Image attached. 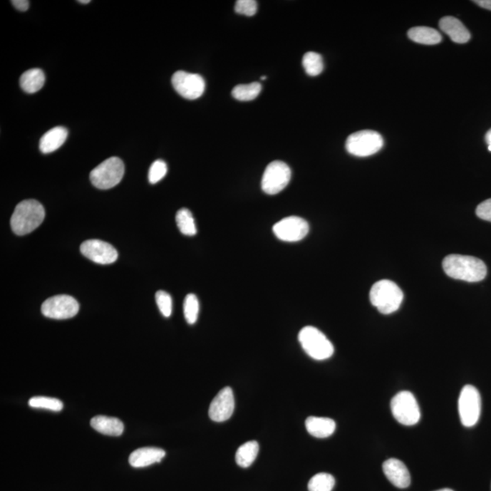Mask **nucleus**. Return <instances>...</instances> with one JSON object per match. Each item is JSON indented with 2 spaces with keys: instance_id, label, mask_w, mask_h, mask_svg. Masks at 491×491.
<instances>
[{
  "instance_id": "f257e3e1",
  "label": "nucleus",
  "mask_w": 491,
  "mask_h": 491,
  "mask_svg": "<svg viewBox=\"0 0 491 491\" xmlns=\"http://www.w3.org/2000/svg\"><path fill=\"white\" fill-rule=\"evenodd\" d=\"M443 266L448 276L463 281L479 282L487 276L485 263L474 257L453 254L444 259Z\"/></svg>"
},
{
  "instance_id": "f03ea898",
  "label": "nucleus",
  "mask_w": 491,
  "mask_h": 491,
  "mask_svg": "<svg viewBox=\"0 0 491 491\" xmlns=\"http://www.w3.org/2000/svg\"><path fill=\"white\" fill-rule=\"evenodd\" d=\"M44 219L45 210L38 201L23 200L16 205L13 213L11 229L16 235H27L41 226Z\"/></svg>"
},
{
  "instance_id": "7ed1b4c3",
  "label": "nucleus",
  "mask_w": 491,
  "mask_h": 491,
  "mask_svg": "<svg viewBox=\"0 0 491 491\" xmlns=\"http://www.w3.org/2000/svg\"><path fill=\"white\" fill-rule=\"evenodd\" d=\"M404 295L396 283L388 279L376 282L371 289V304L382 314L388 315L397 311L403 301Z\"/></svg>"
},
{
  "instance_id": "20e7f679",
  "label": "nucleus",
  "mask_w": 491,
  "mask_h": 491,
  "mask_svg": "<svg viewBox=\"0 0 491 491\" xmlns=\"http://www.w3.org/2000/svg\"><path fill=\"white\" fill-rule=\"evenodd\" d=\"M299 341L306 354L316 361H325L334 353V347L319 329L311 326L299 333Z\"/></svg>"
},
{
  "instance_id": "39448f33",
  "label": "nucleus",
  "mask_w": 491,
  "mask_h": 491,
  "mask_svg": "<svg viewBox=\"0 0 491 491\" xmlns=\"http://www.w3.org/2000/svg\"><path fill=\"white\" fill-rule=\"evenodd\" d=\"M123 161L112 157L95 167L91 172V180L100 190H110L117 186L124 176Z\"/></svg>"
},
{
  "instance_id": "423d86ee",
  "label": "nucleus",
  "mask_w": 491,
  "mask_h": 491,
  "mask_svg": "<svg viewBox=\"0 0 491 491\" xmlns=\"http://www.w3.org/2000/svg\"><path fill=\"white\" fill-rule=\"evenodd\" d=\"M383 145V138L380 133L373 130H361L348 138L346 150L356 157H370L378 153Z\"/></svg>"
},
{
  "instance_id": "0eeeda50",
  "label": "nucleus",
  "mask_w": 491,
  "mask_h": 491,
  "mask_svg": "<svg viewBox=\"0 0 491 491\" xmlns=\"http://www.w3.org/2000/svg\"><path fill=\"white\" fill-rule=\"evenodd\" d=\"M392 415L398 423L414 426L420 420V410L416 398L410 391H401L391 400Z\"/></svg>"
},
{
  "instance_id": "6e6552de",
  "label": "nucleus",
  "mask_w": 491,
  "mask_h": 491,
  "mask_svg": "<svg viewBox=\"0 0 491 491\" xmlns=\"http://www.w3.org/2000/svg\"><path fill=\"white\" fill-rule=\"evenodd\" d=\"M481 398L479 391L472 385H466L460 392L459 412L463 426H475L480 417Z\"/></svg>"
},
{
  "instance_id": "1a4fd4ad",
  "label": "nucleus",
  "mask_w": 491,
  "mask_h": 491,
  "mask_svg": "<svg viewBox=\"0 0 491 491\" xmlns=\"http://www.w3.org/2000/svg\"><path fill=\"white\" fill-rule=\"evenodd\" d=\"M291 177V170L288 165L282 161H273L268 165L263 174L262 190L269 195H276L289 185Z\"/></svg>"
},
{
  "instance_id": "9d476101",
  "label": "nucleus",
  "mask_w": 491,
  "mask_h": 491,
  "mask_svg": "<svg viewBox=\"0 0 491 491\" xmlns=\"http://www.w3.org/2000/svg\"><path fill=\"white\" fill-rule=\"evenodd\" d=\"M80 311V305L73 296L58 295L51 296L43 303L42 314L53 319H68L75 317Z\"/></svg>"
},
{
  "instance_id": "9b49d317",
  "label": "nucleus",
  "mask_w": 491,
  "mask_h": 491,
  "mask_svg": "<svg viewBox=\"0 0 491 491\" xmlns=\"http://www.w3.org/2000/svg\"><path fill=\"white\" fill-rule=\"evenodd\" d=\"M172 85L175 91L187 100H197L206 88V82L200 75L181 71L173 75Z\"/></svg>"
},
{
  "instance_id": "f8f14e48",
  "label": "nucleus",
  "mask_w": 491,
  "mask_h": 491,
  "mask_svg": "<svg viewBox=\"0 0 491 491\" xmlns=\"http://www.w3.org/2000/svg\"><path fill=\"white\" fill-rule=\"evenodd\" d=\"M309 232V226L302 217L291 216L285 217L273 227L276 238L282 242H296L305 238Z\"/></svg>"
},
{
  "instance_id": "ddd939ff",
  "label": "nucleus",
  "mask_w": 491,
  "mask_h": 491,
  "mask_svg": "<svg viewBox=\"0 0 491 491\" xmlns=\"http://www.w3.org/2000/svg\"><path fill=\"white\" fill-rule=\"evenodd\" d=\"M81 252L86 258L101 265L112 264L118 259V252L113 246L102 240L91 239L81 244Z\"/></svg>"
},
{
  "instance_id": "4468645a",
  "label": "nucleus",
  "mask_w": 491,
  "mask_h": 491,
  "mask_svg": "<svg viewBox=\"0 0 491 491\" xmlns=\"http://www.w3.org/2000/svg\"><path fill=\"white\" fill-rule=\"evenodd\" d=\"M234 410L235 398L232 388L226 387L213 398L209 410L210 418L215 423H224L232 418Z\"/></svg>"
},
{
  "instance_id": "2eb2a0df",
  "label": "nucleus",
  "mask_w": 491,
  "mask_h": 491,
  "mask_svg": "<svg viewBox=\"0 0 491 491\" xmlns=\"http://www.w3.org/2000/svg\"><path fill=\"white\" fill-rule=\"evenodd\" d=\"M383 472L395 487L406 489L410 485L411 477L406 465L397 459H390L383 463Z\"/></svg>"
},
{
  "instance_id": "dca6fc26",
  "label": "nucleus",
  "mask_w": 491,
  "mask_h": 491,
  "mask_svg": "<svg viewBox=\"0 0 491 491\" xmlns=\"http://www.w3.org/2000/svg\"><path fill=\"white\" fill-rule=\"evenodd\" d=\"M165 456L166 453L159 448H141L130 454L128 461L134 467H145L154 463H160Z\"/></svg>"
},
{
  "instance_id": "f3484780",
  "label": "nucleus",
  "mask_w": 491,
  "mask_h": 491,
  "mask_svg": "<svg viewBox=\"0 0 491 491\" xmlns=\"http://www.w3.org/2000/svg\"><path fill=\"white\" fill-rule=\"evenodd\" d=\"M440 28L449 36L451 41L459 44L467 43L471 38L470 31L465 27L463 23L454 16H445L441 19Z\"/></svg>"
},
{
  "instance_id": "a211bd4d",
  "label": "nucleus",
  "mask_w": 491,
  "mask_h": 491,
  "mask_svg": "<svg viewBox=\"0 0 491 491\" xmlns=\"http://www.w3.org/2000/svg\"><path fill=\"white\" fill-rule=\"evenodd\" d=\"M68 131L63 127H56L48 130L41 138L39 143V148L42 153L48 154L54 153L65 143L67 140Z\"/></svg>"
},
{
  "instance_id": "6ab92c4d",
  "label": "nucleus",
  "mask_w": 491,
  "mask_h": 491,
  "mask_svg": "<svg viewBox=\"0 0 491 491\" xmlns=\"http://www.w3.org/2000/svg\"><path fill=\"white\" fill-rule=\"evenodd\" d=\"M91 427L101 434L108 436H121L124 431V424L117 418L95 416L91 420Z\"/></svg>"
},
{
  "instance_id": "aec40b11",
  "label": "nucleus",
  "mask_w": 491,
  "mask_h": 491,
  "mask_svg": "<svg viewBox=\"0 0 491 491\" xmlns=\"http://www.w3.org/2000/svg\"><path fill=\"white\" fill-rule=\"evenodd\" d=\"M305 425L308 433L319 438L331 436L336 430L335 421L329 418L309 417L306 418Z\"/></svg>"
},
{
  "instance_id": "412c9836",
  "label": "nucleus",
  "mask_w": 491,
  "mask_h": 491,
  "mask_svg": "<svg viewBox=\"0 0 491 491\" xmlns=\"http://www.w3.org/2000/svg\"><path fill=\"white\" fill-rule=\"evenodd\" d=\"M45 81V74L41 69L31 68L22 74L19 83L23 91L31 94L41 91Z\"/></svg>"
},
{
  "instance_id": "4be33fe9",
  "label": "nucleus",
  "mask_w": 491,
  "mask_h": 491,
  "mask_svg": "<svg viewBox=\"0 0 491 491\" xmlns=\"http://www.w3.org/2000/svg\"><path fill=\"white\" fill-rule=\"evenodd\" d=\"M408 36L412 41L423 45H436L443 41L440 32L428 27L412 28L408 31Z\"/></svg>"
},
{
  "instance_id": "5701e85b",
  "label": "nucleus",
  "mask_w": 491,
  "mask_h": 491,
  "mask_svg": "<svg viewBox=\"0 0 491 491\" xmlns=\"http://www.w3.org/2000/svg\"><path fill=\"white\" fill-rule=\"evenodd\" d=\"M259 451V443L257 441H249L244 443L237 450L236 462L242 467L252 466L257 459Z\"/></svg>"
},
{
  "instance_id": "b1692460",
  "label": "nucleus",
  "mask_w": 491,
  "mask_h": 491,
  "mask_svg": "<svg viewBox=\"0 0 491 491\" xmlns=\"http://www.w3.org/2000/svg\"><path fill=\"white\" fill-rule=\"evenodd\" d=\"M177 226L179 227L180 232L185 236H195L197 234V227L195 219H194L192 213L189 210L181 209L177 212L176 215Z\"/></svg>"
},
{
  "instance_id": "393cba45",
  "label": "nucleus",
  "mask_w": 491,
  "mask_h": 491,
  "mask_svg": "<svg viewBox=\"0 0 491 491\" xmlns=\"http://www.w3.org/2000/svg\"><path fill=\"white\" fill-rule=\"evenodd\" d=\"M262 84L253 82L250 84L236 86L232 92V97L239 101H250L255 100L262 91Z\"/></svg>"
},
{
  "instance_id": "a878e982",
  "label": "nucleus",
  "mask_w": 491,
  "mask_h": 491,
  "mask_svg": "<svg viewBox=\"0 0 491 491\" xmlns=\"http://www.w3.org/2000/svg\"><path fill=\"white\" fill-rule=\"evenodd\" d=\"M302 65L305 68L306 73L311 77H316L321 74L324 63L321 55L316 52H308L302 59Z\"/></svg>"
},
{
  "instance_id": "bb28decb",
  "label": "nucleus",
  "mask_w": 491,
  "mask_h": 491,
  "mask_svg": "<svg viewBox=\"0 0 491 491\" xmlns=\"http://www.w3.org/2000/svg\"><path fill=\"white\" fill-rule=\"evenodd\" d=\"M335 486L334 477L329 473H319L309 480V491H332Z\"/></svg>"
},
{
  "instance_id": "cd10ccee",
  "label": "nucleus",
  "mask_w": 491,
  "mask_h": 491,
  "mask_svg": "<svg viewBox=\"0 0 491 491\" xmlns=\"http://www.w3.org/2000/svg\"><path fill=\"white\" fill-rule=\"evenodd\" d=\"M29 405L34 408H43L55 412L63 410V403L58 398L48 397H33L29 400Z\"/></svg>"
},
{
  "instance_id": "c85d7f7f",
  "label": "nucleus",
  "mask_w": 491,
  "mask_h": 491,
  "mask_svg": "<svg viewBox=\"0 0 491 491\" xmlns=\"http://www.w3.org/2000/svg\"><path fill=\"white\" fill-rule=\"evenodd\" d=\"M184 316L190 325L195 324L199 317L200 302L196 295L189 294L184 301Z\"/></svg>"
},
{
  "instance_id": "c756f323",
  "label": "nucleus",
  "mask_w": 491,
  "mask_h": 491,
  "mask_svg": "<svg viewBox=\"0 0 491 491\" xmlns=\"http://www.w3.org/2000/svg\"><path fill=\"white\" fill-rule=\"evenodd\" d=\"M156 302L159 306L161 314L164 317L169 318L172 313V299L169 293L160 291L156 293Z\"/></svg>"
},
{
  "instance_id": "7c9ffc66",
  "label": "nucleus",
  "mask_w": 491,
  "mask_h": 491,
  "mask_svg": "<svg viewBox=\"0 0 491 491\" xmlns=\"http://www.w3.org/2000/svg\"><path fill=\"white\" fill-rule=\"evenodd\" d=\"M167 172V164L163 160H156L151 165L150 172H148V180L151 184H156L166 176Z\"/></svg>"
},
{
  "instance_id": "2f4dec72",
  "label": "nucleus",
  "mask_w": 491,
  "mask_h": 491,
  "mask_svg": "<svg viewBox=\"0 0 491 491\" xmlns=\"http://www.w3.org/2000/svg\"><path fill=\"white\" fill-rule=\"evenodd\" d=\"M258 11V2L255 0H239L236 2L235 11L238 14L252 16Z\"/></svg>"
},
{
  "instance_id": "473e14b6",
  "label": "nucleus",
  "mask_w": 491,
  "mask_h": 491,
  "mask_svg": "<svg viewBox=\"0 0 491 491\" xmlns=\"http://www.w3.org/2000/svg\"><path fill=\"white\" fill-rule=\"evenodd\" d=\"M476 214L480 219L491 222V199L480 203L477 207Z\"/></svg>"
},
{
  "instance_id": "72a5a7b5",
  "label": "nucleus",
  "mask_w": 491,
  "mask_h": 491,
  "mask_svg": "<svg viewBox=\"0 0 491 491\" xmlns=\"http://www.w3.org/2000/svg\"><path fill=\"white\" fill-rule=\"evenodd\" d=\"M11 4L14 6L18 11H27L29 6V1H28V0H13Z\"/></svg>"
},
{
  "instance_id": "f704fd0d",
  "label": "nucleus",
  "mask_w": 491,
  "mask_h": 491,
  "mask_svg": "<svg viewBox=\"0 0 491 491\" xmlns=\"http://www.w3.org/2000/svg\"><path fill=\"white\" fill-rule=\"evenodd\" d=\"M474 3H476V4L481 6V8L491 11V0H476Z\"/></svg>"
},
{
  "instance_id": "c9c22d12",
  "label": "nucleus",
  "mask_w": 491,
  "mask_h": 491,
  "mask_svg": "<svg viewBox=\"0 0 491 491\" xmlns=\"http://www.w3.org/2000/svg\"><path fill=\"white\" fill-rule=\"evenodd\" d=\"M486 143L487 144V148H489V150L491 153V128L489 131H487L485 137Z\"/></svg>"
},
{
  "instance_id": "e433bc0d",
  "label": "nucleus",
  "mask_w": 491,
  "mask_h": 491,
  "mask_svg": "<svg viewBox=\"0 0 491 491\" xmlns=\"http://www.w3.org/2000/svg\"><path fill=\"white\" fill-rule=\"evenodd\" d=\"M78 3H81V4H88V3H91V0H80Z\"/></svg>"
},
{
  "instance_id": "4c0bfd02",
  "label": "nucleus",
  "mask_w": 491,
  "mask_h": 491,
  "mask_svg": "<svg viewBox=\"0 0 491 491\" xmlns=\"http://www.w3.org/2000/svg\"><path fill=\"white\" fill-rule=\"evenodd\" d=\"M437 491H453V490H450V489H443V490H437Z\"/></svg>"
},
{
  "instance_id": "58836bf2",
  "label": "nucleus",
  "mask_w": 491,
  "mask_h": 491,
  "mask_svg": "<svg viewBox=\"0 0 491 491\" xmlns=\"http://www.w3.org/2000/svg\"><path fill=\"white\" fill-rule=\"evenodd\" d=\"M267 78L266 76H262V81H265Z\"/></svg>"
}]
</instances>
